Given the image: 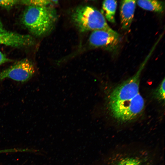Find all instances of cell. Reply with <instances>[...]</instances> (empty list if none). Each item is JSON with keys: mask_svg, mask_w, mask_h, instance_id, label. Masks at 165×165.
<instances>
[{"mask_svg": "<svg viewBox=\"0 0 165 165\" xmlns=\"http://www.w3.org/2000/svg\"><path fill=\"white\" fill-rule=\"evenodd\" d=\"M21 3L29 6H48L52 3H57V1L43 0H28L20 1Z\"/></svg>", "mask_w": 165, "mask_h": 165, "instance_id": "8fae6325", "label": "cell"}, {"mask_svg": "<svg viewBox=\"0 0 165 165\" xmlns=\"http://www.w3.org/2000/svg\"><path fill=\"white\" fill-rule=\"evenodd\" d=\"M72 17L75 24L82 32L111 28L102 13L91 6L77 7L73 11Z\"/></svg>", "mask_w": 165, "mask_h": 165, "instance_id": "3957f363", "label": "cell"}, {"mask_svg": "<svg viewBox=\"0 0 165 165\" xmlns=\"http://www.w3.org/2000/svg\"><path fill=\"white\" fill-rule=\"evenodd\" d=\"M56 19L55 10L50 6H29L24 12L22 21L32 34L41 36L52 29Z\"/></svg>", "mask_w": 165, "mask_h": 165, "instance_id": "7a4b0ae2", "label": "cell"}, {"mask_svg": "<svg viewBox=\"0 0 165 165\" xmlns=\"http://www.w3.org/2000/svg\"><path fill=\"white\" fill-rule=\"evenodd\" d=\"M138 5L142 9L151 11L162 13L164 9V3L158 0H138Z\"/></svg>", "mask_w": 165, "mask_h": 165, "instance_id": "30bf717a", "label": "cell"}, {"mask_svg": "<svg viewBox=\"0 0 165 165\" xmlns=\"http://www.w3.org/2000/svg\"><path fill=\"white\" fill-rule=\"evenodd\" d=\"M35 72L32 62L28 59L25 58L0 72V81L9 78L17 81L26 82L33 76Z\"/></svg>", "mask_w": 165, "mask_h": 165, "instance_id": "5b68a950", "label": "cell"}, {"mask_svg": "<svg viewBox=\"0 0 165 165\" xmlns=\"http://www.w3.org/2000/svg\"><path fill=\"white\" fill-rule=\"evenodd\" d=\"M20 1L16 0H0V6L6 9H9Z\"/></svg>", "mask_w": 165, "mask_h": 165, "instance_id": "4fadbf2b", "label": "cell"}, {"mask_svg": "<svg viewBox=\"0 0 165 165\" xmlns=\"http://www.w3.org/2000/svg\"><path fill=\"white\" fill-rule=\"evenodd\" d=\"M135 0L121 1L120 6V15L122 28L128 29L132 22L136 8Z\"/></svg>", "mask_w": 165, "mask_h": 165, "instance_id": "ba28073f", "label": "cell"}, {"mask_svg": "<svg viewBox=\"0 0 165 165\" xmlns=\"http://www.w3.org/2000/svg\"><path fill=\"white\" fill-rule=\"evenodd\" d=\"M146 62L132 77L116 87L112 92L108 103H123L133 101L140 94V77Z\"/></svg>", "mask_w": 165, "mask_h": 165, "instance_id": "277c9868", "label": "cell"}, {"mask_svg": "<svg viewBox=\"0 0 165 165\" xmlns=\"http://www.w3.org/2000/svg\"><path fill=\"white\" fill-rule=\"evenodd\" d=\"M33 43V39L30 36L8 31L0 21V45L19 47L29 46Z\"/></svg>", "mask_w": 165, "mask_h": 165, "instance_id": "52a82bcc", "label": "cell"}, {"mask_svg": "<svg viewBox=\"0 0 165 165\" xmlns=\"http://www.w3.org/2000/svg\"><path fill=\"white\" fill-rule=\"evenodd\" d=\"M10 151L9 149L0 150V153L8 152H10Z\"/></svg>", "mask_w": 165, "mask_h": 165, "instance_id": "9a60e30c", "label": "cell"}, {"mask_svg": "<svg viewBox=\"0 0 165 165\" xmlns=\"http://www.w3.org/2000/svg\"><path fill=\"white\" fill-rule=\"evenodd\" d=\"M165 81L164 78L154 93L155 98L161 101H164L165 100Z\"/></svg>", "mask_w": 165, "mask_h": 165, "instance_id": "7c38bea8", "label": "cell"}, {"mask_svg": "<svg viewBox=\"0 0 165 165\" xmlns=\"http://www.w3.org/2000/svg\"><path fill=\"white\" fill-rule=\"evenodd\" d=\"M117 6V1L115 0H105L102 4V13L105 19L111 23L115 22V15Z\"/></svg>", "mask_w": 165, "mask_h": 165, "instance_id": "9c48e42d", "label": "cell"}, {"mask_svg": "<svg viewBox=\"0 0 165 165\" xmlns=\"http://www.w3.org/2000/svg\"><path fill=\"white\" fill-rule=\"evenodd\" d=\"M11 61L6 57L5 54L0 51V66Z\"/></svg>", "mask_w": 165, "mask_h": 165, "instance_id": "5bb4252c", "label": "cell"}, {"mask_svg": "<svg viewBox=\"0 0 165 165\" xmlns=\"http://www.w3.org/2000/svg\"><path fill=\"white\" fill-rule=\"evenodd\" d=\"M89 41L94 47L113 51L118 46L120 37L119 34L112 28L95 30L93 31L90 35Z\"/></svg>", "mask_w": 165, "mask_h": 165, "instance_id": "8992f818", "label": "cell"}, {"mask_svg": "<svg viewBox=\"0 0 165 165\" xmlns=\"http://www.w3.org/2000/svg\"><path fill=\"white\" fill-rule=\"evenodd\" d=\"M104 165H160L158 155L152 149L143 145L127 144L109 152Z\"/></svg>", "mask_w": 165, "mask_h": 165, "instance_id": "6da1fadb", "label": "cell"}]
</instances>
